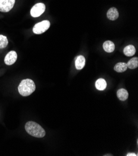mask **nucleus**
<instances>
[{
	"label": "nucleus",
	"mask_w": 138,
	"mask_h": 156,
	"mask_svg": "<svg viewBox=\"0 0 138 156\" xmlns=\"http://www.w3.org/2000/svg\"><path fill=\"white\" fill-rule=\"evenodd\" d=\"M127 156H136V155H137V154H136L135 153H128V154H127V155H126Z\"/></svg>",
	"instance_id": "dca6fc26"
},
{
	"label": "nucleus",
	"mask_w": 138,
	"mask_h": 156,
	"mask_svg": "<svg viewBox=\"0 0 138 156\" xmlns=\"http://www.w3.org/2000/svg\"><path fill=\"white\" fill-rule=\"evenodd\" d=\"M127 64V67L130 69H135L138 67V58L134 57L130 59Z\"/></svg>",
	"instance_id": "4468645a"
},
{
	"label": "nucleus",
	"mask_w": 138,
	"mask_h": 156,
	"mask_svg": "<svg viewBox=\"0 0 138 156\" xmlns=\"http://www.w3.org/2000/svg\"><path fill=\"white\" fill-rule=\"evenodd\" d=\"M46 9L45 5L42 3L35 4L30 9V15L33 18H37L41 16Z\"/></svg>",
	"instance_id": "20e7f679"
},
{
	"label": "nucleus",
	"mask_w": 138,
	"mask_h": 156,
	"mask_svg": "<svg viewBox=\"0 0 138 156\" xmlns=\"http://www.w3.org/2000/svg\"><path fill=\"white\" fill-rule=\"evenodd\" d=\"M129 96L128 92L124 88H121L117 91V97L121 101H125L128 99Z\"/></svg>",
	"instance_id": "9d476101"
},
{
	"label": "nucleus",
	"mask_w": 138,
	"mask_h": 156,
	"mask_svg": "<svg viewBox=\"0 0 138 156\" xmlns=\"http://www.w3.org/2000/svg\"><path fill=\"white\" fill-rule=\"evenodd\" d=\"M16 0H0V11L7 12L14 6Z\"/></svg>",
	"instance_id": "39448f33"
},
{
	"label": "nucleus",
	"mask_w": 138,
	"mask_h": 156,
	"mask_svg": "<svg viewBox=\"0 0 138 156\" xmlns=\"http://www.w3.org/2000/svg\"><path fill=\"white\" fill-rule=\"evenodd\" d=\"M127 64L125 62H119L115 66L114 70L118 73L124 72L127 70Z\"/></svg>",
	"instance_id": "f8f14e48"
},
{
	"label": "nucleus",
	"mask_w": 138,
	"mask_h": 156,
	"mask_svg": "<svg viewBox=\"0 0 138 156\" xmlns=\"http://www.w3.org/2000/svg\"><path fill=\"white\" fill-rule=\"evenodd\" d=\"M8 44V41L5 36L0 34V49H5Z\"/></svg>",
	"instance_id": "2eb2a0df"
},
{
	"label": "nucleus",
	"mask_w": 138,
	"mask_h": 156,
	"mask_svg": "<svg viewBox=\"0 0 138 156\" xmlns=\"http://www.w3.org/2000/svg\"><path fill=\"white\" fill-rule=\"evenodd\" d=\"M106 16L110 21H115L119 17V12L116 8H111L107 11Z\"/></svg>",
	"instance_id": "0eeeda50"
},
{
	"label": "nucleus",
	"mask_w": 138,
	"mask_h": 156,
	"mask_svg": "<svg viewBox=\"0 0 138 156\" xmlns=\"http://www.w3.org/2000/svg\"><path fill=\"white\" fill-rule=\"evenodd\" d=\"M123 53L125 55L128 57H131L134 55L136 53V49L134 46L133 45H127L126 47H125L123 50Z\"/></svg>",
	"instance_id": "9b49d317"
},
{
	"label": "nucleus",
	"mask_w": 138,
	"mask_h": 156,
	"mask_svg": "<svg viewBox=\"0 0 138 156\" xmlns=\"http://www.w3.org/2000/svg\"><path fill=\"white\" fill-rule=\"evenodd\" d=\"M103 48L105 52L111 53L115 51V45L113 42L110 41H106L103 44Z\"/></svg>",
	"instance_id": "1a4fd4ad"
},
{
	"label": "nucleus",
	"mask_w": 138,
	"mask_h": 156,
	"mask_svg": "<svg viewBox=\"0 0 138 156\" xmlns=\"http://www.w3.org/2000/svg\"><path fill=\"white\" fill-rule=\"evenodd\" d=\"M25 129L29 134L38 138L43 137L46 134L44 129L34 121H28L25 124Z\"/></svg>",
	"instance_id": "f257e3e1"
},
{
	"label": "nucleus",
	"mask_w": 138,
	"mask_h": 156,
	"mask_svg": "<svg viewBox=\"0 0 138 156\" xmlns=\"http://www.w3.org/2000/svg\"><path fill=\"white\" fill-rule=\"evenodd\" d=\"M50 26V23L48 20H44L38 23L33 27V32L35 34H41L47 30Z\"/></svg>",
	"instance_id": "7ed1b4c3"
},
{
	"label": "nucleus",
	"mask_w": 138,
	"mask_h": 156,
	"mask_svg": "<svg viewBox=\"0 0 138 156\" xmlns=\"http://www.w3.org/2000/svg\"><path fill=\"white\" fill-rule=\"evenodd\" d=\"M96 87L98 90H104L106 87V82L103 79H98L96 82Z\"/></svg>",
	"instance_id": "ddd939ff"
},
{
	"label": "nucleus",
	"mask_w": 138,
	"mask_h": 156,
	"mask_svg": "<svg viewBox=\"0 0 138 156\" xmlns=\"http://www.w3.org/2000/svg\"><path fill=\"white\" fill-rule=\"evenodd\" d=\"M35 84L33 80L25 79L22 80L18 87V91L20 95L23 97H27L32 94L35 90Z\"/></svg>",
	"instance_id": "f03ea898"
},
{
	"label": "nucleus",
	"mask_w": 138,
	"mask_h": 156,
	"mask_svg": "<svg viewBox=\"0 0 138 156\" xmlns=\"http://www.w3.org/2000/svg\"><path fill=\"white\" fill-rule=\"evenodd\" d=\"M86 64V59L83 55H79L76 59L75 66L77 70L82 69Z\"/></svg>",
	"instance_id": "6e6552de"
},
{
	"label": "nucleus",
	"mask_w": 138,
	"mask_h": 156,
	"mask_svg": "<svg viewBox=\"0 0 138 156\" xmlns=\"http://www.w3.org/2000/svg\"><path fill=\"white\" fill-rule=\"evenodd\" d=\"M18 58L17 53L15 51L9 52L5 58V63L7 66H11L14 64Z\"/></svg>",
	"instance_id": "423d86ee"
}]
</instances>
